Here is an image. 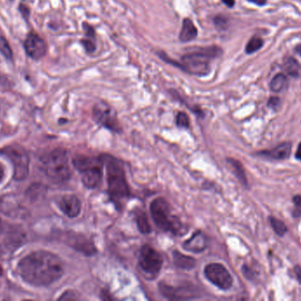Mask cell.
Wrapping results in <instances>:
<instances>
[{"instance_id":"7a4b0ae2","label":"cell","mask_w":301,"mask_h":301,"mask_svg":"<svg viewBox=\"0 0 301 301\" xmlns=\"http://www.w3.org/2000/svg\"><path fill=\"white\" fill-rule=\"evenodd\" d=\"M157 54L164 62L180 69L182 72L194 76L202 77L210 73L211 61L221 57L223 55V50L220 46L214 44L201 47L198 50L181 56L179 61L172 59L163 51H159Z\"/></svg>"},{"instance_id":"8fae6325","label":"cell","mask_w":301,"mask_h":301,"mask_svg":"<svg viewBox=\"0 0 301 301\" xmlns=\"http://www.w3.org/2000/svg\"><path fill=\"white\" fill-rule=\"evenodd\" d=\"M24 48L27 56L35 60L42 59L48 50L46 42L36 33L28 34L24 42Z\"/></svg>"},{"instance_id":"603a6c76","label":"cell","mask_w":301,"mask_h":301,"mask_svg":"<svg viewBox=\"0 0 301 301\" xmlns=\"http://www.w3.org/2000/svg\"><path fill=\"white\" fill-rule=\"evenodd\" d=\"M263 45V40L261 37H253L251 39L248 41L246 46V53L247 54H253L256 52L257 50H260L261 47Z\"/></svg>"},{"instance_id":"8992f818","label":"cell","mask_w":301,"mask_h":301,"mask_svg":"<svg viewBox=\"0 0 301 301\" xmlns=\"http://www.w3.org/2000/svg\"><path fill=\"white\" fill-rule=\"evenodd\" d=\"M150 210L154 223L162 231L175 235H179L182 232V224L173 214L171 206L164 198L154 199L150 205Z\"/></svg>"},{"instance_id":"f546056e","label":"cell","mask_w":301,"mask_h":301,"mask_svg":"<svg viewBox=\"0 0 301 301\" xmlns=\"http://www.w3.org/2000/svg\"><path fill=\"white\" fill-rule=\"evenodd\" d=\"M268 106L271 109H277L280 106V99L279 97H270Z\"/></svg>"},{"instance_id":"83f0119b","label":"cell","mask_w":301,"mask_h":301,"mask_svg":"<svg viewBox=\"0 0 301 301\" xmlns=\"http://www.w3.org/2000/svg\"><path fill=\"white\" fill-rule=\"evenodd\" d=\"M176 124L179 128H188L190 124L189 116L186 114L185 112H178V114L176 116Z\"/></svg>"},{"instance_id":"52a82bcc","label":"cell","mask_w":301,"mask_h":301,"mask_svg":"<svg viewBox=\"0 0 301 301\" xmlns=\"http://www.w3.org/2000/svg\"><path fill=\"white\" fill-rule=\"evenodd\" d=\"M1 153L14 165V178L21 181L27 178L29 172V156L26 150L19 145H11L3 149Z\"/></svg>"},{"instance_id":"6da1fadb","label":"cell","mask_w":301,"mask_h":301,"mask_svg":"<svg viewBox=\"0 0 301 301\" xmlns=\"http://www.w3.org/2000/svg\"><path fill=\"white\" fill-rule=\"evenodd\" d=\"M20 277L34 286H48L63 275V263L59 256L48 251H36L25 256L18 266Z\"/></svg>"},{"instance_id":"5b68a950","label":"cell","mask_w":301,"mask_h":301,"mask_svg":"<svg viewBox=\"0 0 301 301\" xmlns=\"http://www.w3.org/2000/svg\"><path fill=\"white\" fill-rule=\"evenodd\" d=\"M72 164L80 173L81 180L85 187L95 189L99 187L102 179V166L104 165L101 155L99 157L77 155L72 160Z\"/></svg>"},{"instance_id":"ab89813d","label":"cell","mask_w":301,"mask_h":301,"mask_svg":"<svg viewBox=\"0 0 301 301\" xmlns=\"http://www.w3.org/2000/svg\"><path fill=\"white\" fill-rule=\"evenodd\" d=\"M1 226H2V221H1V219H0V229H1Z\"/></svg>"},{"instance_id":"9a60e30c","label":"cell","mask_w":301,"mask_h":301,"mask_svg":"<svg viewBox=\"0 0 301 301\" xmlns=\"http://www.w3.org/2000/svg\"><path fill=\"white\" fill-rule=\"evenodd\" d=\"M207 246V238L201 232H197L188 240L183 242L182 247L187 251L201 253Z\"/></svg>"},{"instance_id":"7402d4cb","label":"cell","mask_w":301,"mask_h":301,"mask_svg":"<svg viewBox=\"0 0 301 301\" xmlns=\"http://www.w3.org/2000/svg\"><path fill=\"white\" fill-rule=\"evenodd\" d=\"M227 163H229L230 166L232 167L234 173L236 175L239 180L242 183L244 186H247V178L245 175V171L243 169L242 164L235 159H227Z\"/></svg>"},{"instance_id":"ac0fdd59","label":"cell","mask_w":301,"mask_h":301,"mask_svg":"<svg viewBox=\"0 0 301 301\" xmlns=\"http://www.w3.org/2000/svg\"><path fill=\"white\" fill-rule=\"evenodd\" d=\"M174 260L177 267L183 269H193L197 263L196 260L192 257L185 256L177 251L174 253Z\"/></svg>"},{"instance_id":"484cf974","label":"cell","mask_w":301,"mask_h":301,"mask_svg":"<svg viewBox=\"0 0 301 301\" xmlns=\"http://www.w3.org/2000/svg\"><path fill=\"white\" fill-rule=\"evenodd\" d=\"M0 53L5 57L6 60H13V51L9 43L3 36H0Z\"/></svg>"},{"instance_id":"8d00e7d4","label":"cell","mask_w":301,"mask_h":301,"mask_svg":"<svg viewBox=\"0 0 301 301\" xmlns=\"http://www.w3.org/2000/svg\"><path fill=\"white\" fill-rule=\"evenodd\" d=\"M295 157H296L297 159L301 161V143H300V145L298 146L296 154H295Z\"/></svg>"},{"instance_id":"4dcf8cb0","label":"cell","mask_w":301,"mask_h":301,"mask_svg":"<svg viewBox=\"0 0 301 301\" xmlns=\"http://www.w3.org/2000/svg\"><path fill=\"white\" fill-rule=\"evenodd\" d=\"M76 294H74L73 292H64L62 296L59 298V300H64V301H69V300H76Z\"/></svg>"},{"instance_id":"ffe728a7","label":"cell","mask_w":301,"mask_h":301,"mask_svg":"<svg viewBox=\"0 0 301 301\" xmlns=\"http://www.w3.org/2000/svg\"><path fill=\"white\" fill-rule=\"evenodd\" d=\"M270 87V89L276 93L285 90L288 87L287 77L283 73H278L271 80Z\"/></svg>"},{"instance_id":"e575fe53","label":"cell","mask_w":301,"mask_h":301,"mask_svg":"<svg viewBox=\"0 0 301 301\" xmlns=\"http://www.w3.org/2000/svg\"><path fill=\"white\" fill-rule=\"evenodd\" d=\"M295 270V275H296V278L299 281H300V283H301V269L299 267V266H297L296 268L294 269Z\"/></svg>"},{"instance_id":"e0dca14e","label":"cell","mask_w":301,"mask_h":301,"mask_svg":"<svg viewBox=\"0 0 301 301\" xmlns=\"http://www.w3.org/2000/svg\"><path fill=\"white\" fill-rule=\"evenodd\" d=\"M70 239H71L70 244L72 247H74L75 249L80 251L81 253H84L86 256L94 255L96 251L94 244L85 237L76 236V237H72V238Z\"/></svg>"},{"instance_id":"7c38bea8","label":"cell","mask_w":301,"mask_h":301,"mask_svg":"<svg viewBox=\"0 0 301 301\" xmlns=\"http://www.w3.org/2000/svg\"><path fill=\"white\" fill-rule=\"evenodd\" d=\"M193 286L180 285L178 287L171 286L165 283H161L160 290L164 296L169 300H189L195 298L196 292L194 291Z\"/></svg>"},{"instance_id":"836d02e7","label":"cell","mask_w":301,"mask_h":301,"mask_svg":"<svg viewBox=\"0 0 301 301\" xmlns=\"http://www.w3.org/2000/svg\"><path fill=\"white\" fill-rule=\"evenodd\" d=\"M222 2L230 8H233L235 5V0H222Z\"/></svg>"},{"instance_id":"d6986e66","label":"cell","mask_w":301,"mask_h":301,"mask_svg":"<svg viewBox=\"0 0 301 301\" xmlns=\"http://www.w3.org/2000/svg\"><path fill=\"white\" fill-rule=\"evenodd\" d=\"M283 69L284 71L292 77L298 78L301 76V65L298 60L289 57L284 60L283 62Z\"/></svg>"},{"instance_id":"74e56055","label":"cell","mask_w":301,"mask_h":301,"mask_svg":"<svg viewBox=\"0 0 301 301\" xmlns=\"http://www.w3.org/2000/svg\"><path fill=\"white\" fill-rule=\"evenodd\" d=\"M4 178H5V171L2 166H0V183L3 181Z\"/></svg>"},{"instance_id":"f1b7e54d","label":"cell","mask_w":301,"mask_h":301,"mask_svg":"<svg viewBox=\"0 0 301 301\" xmlns=\"http://www.w3.org/2000/svg\"><path fill=\"white\" fill-rule=\"evenodd\" d=\"M294 203V210L292 212L293 217H300L301 215V195H295L292 199Z\"/></svg>"},{"instance_id":"ba28073f","label":"cell","mask_w":301,"mask_h":301,"mask_svg":"<svg viewBox=\"0 0 301 301\" xmlns=\"http://www.w3.org/2000/svg\"><path fill=\"white\" fill-rule=\"evenodd\" d=\"M93 117L97 123L113 132H119L121 130L117 111L104 102L98 103L94 106Z\"/></svg>"},{"instance_id":"9c48e42d","label":"cell","mask_w":301,"mask_h":301,"mask_svg":"<svg viewBox=\"0 0 301 301\" xmlns=\"http://www.w3.org/2000/svg\"><path fill=\"white\" fill-rule=\"evenodd\" d=\"M139 263L144 273L157 276L161 269L163 258L156 249L149 245H144L140 250Z\"/></svg>"},{"instance_id":"d590c367","label":"cell","mask_w":301,"mask_h":301,"mask_svg":"<svg viewBox=\"0 0 301 301\" xmlns=\"http://www.w3.org/2000/svg\"><path fill=\"white\" fill-rule=\"evenodd\" d=\"M249 2H252L257 5H263L266 3V0H247Z\"/></svg>"},{"instance_id":"4fadbf2b","label":"cell","mask_w":301,"mask_h":301,"mask_svg":"<svg viewBox=\"0 0 301 301\" xmlns=\"http://www.w3.org/2000/svg\"><path fill=\"white\" fill-rule=\"evenodd\" d=\"M59 209L68 217L74 218L80 214L81 202L74 194H65L59 201Z\"/></svg>"},{"instance_id":"1f68e13d","label":"cell","mask_w":301,"mask_h":301,"mask_svg":"<svg viewBox=\"0 0 301 301\" xmlns=\"http://www.w3.org/2000/svg\"><path fill=\"white\" fill-rule=\"evenodd\" d=\"M20 13L23 15V17L27 20L28 17H29V9H28V7H27L26 5H20Z\"/></svg>"},{"instance_id":"d6a6232c","label":"cell","mask_w":301,"mask_h":301,"mask_svg":"<svg viewBox=\"0 0 301 301\" xmlns=\"http://www.w3.org/2000/svg\"><path fill=\"white\" fill-rule=\"evenodd\" d=\"M243 272H244V275H245V277H247V279H254V274H253V272H252L251 269H249V268H247L246 265H245V266L243 267Z\"/></svg>"},{"instance_id":"d4e9b609","label":"cell","mask_w":301,"mask_h":301,"mask_svg":"<svg viewBox=\"0 0 301 301\" xmlns=\"http://www.w3.org/2000/svg\"><path fill=\"white\" fill-rule=\"evenodd\" d=\"M81 39V45L85 49L87 54H93L96 51V37H86Z\"/></svg>"},{"instance_id":"44dd1931","label":"cell","mask_w":301,"mask_h":301,"mask_svg":"<svg viewBox=\"0 0 301 301\" xmlns=\"http://www.w3.org/2000/svg\"><path fill=\"white\" fill-rule=\"evenodd\" d=\"M136 221L138 224V228L140 232L144 234L151 233V226L149 224L147 215L142 210H138L136 213Z\"/></svg>"},{"instance_id":"4316f807","label":"cell","mask_w":301,"mask_h":301,"mask_svg":"<svg viewBox=\"0 0 301 301\" xmlns=\"http://www.w3.org/2000/svg\"><path fill=\"white\" fill-rule=\"evenodd\" d=\"M213 23H214V26L216 27L217 29H219V30H225L227 27H228L229 21H228V18L225 16V15L218 14L213 19Z\"/></svg>"},{"instance_id":"3957f363","label":"cell","mask_w":301,"mask_h":301,"mask_svg":"<svg viewBox=\"0 0 301 301\" xmlns=\"http://www.w3.org/2000/svg\"><path fill=\"white\" fill-rule=\"evenodd\" d=\"M107 171L108 193L116 202L131 195L123 166L119 160L110 155H101Z\"/></svg>"},{"instance_id":"2e32d148","label":"cell","mask_w":301,"mask_h":301,"mask_svg":"<svg viewBox=\"0 0 301 301\" xmlns=\"http://www.w3.org/2000/svg\"><path fill=\"white\" fill-rule=\"evenodd\" d=\"M198 35V30L193 22L189 18H185L182 22L179 39L181 43H189L195 40Z\"/></svg>"},{"instance_id":"f35d334b","label":"cell","mask_w":301,"mask_h":301,"mask_svg":"<svg viewBox=\"0 0 301 301\" xmlns=\"http://www.w3.org/2000/svg\"><path fill=\"white\" fill-rule=\"evenodd\" d=\"M296 51L301 56V45L297 46Z\"/></svg>"},{"instance_id":"30bf717a","label":"cell","mask_w":301,"mask_h":301,"mask_svg":"<svg viewBox=\"0 0 301 301\" xmlns=\"http://www.w3.org/2000/svg\"><path fill=\"white\" fill-rule=\"evenodd\" d=\"M206 279L221 290H228L232 287L234 280L224 265L221 263H210L204 268Z\"/></svg>"},{"instance_id":"277c9868","label":"cell","mask_w":301,"mask_h":301,"mask_svg":"<svg viewBox=\"0 0 301 301\" xmlns=\"http://www.w3.org/2000/svg\"><path fill=\"white\" fill-rule=\"evenodd\" d=\"M41 168L54 182H64L71 177L67 153L63 149H55L44 155L41 158Z\"/></svg>"},{"instance_id":"cb8c5ba5","label":"cell","mask_w":301,"mask_h":301,"mask_svg":"<svg viewBox=\"0 0 301 301\" xmlns=\"http://www.w3.org/2000/svg\"><path fill=\"white\" fill-rule=\"evenodd\" d=\"M271 227L274 230L275 233H277L280 237H283L287 233L288 229L283 221L276 218L274 216L270 218Z\"/></svg>"},{"instance_id":"5bb4252c","label":"cell","mask_w":301,"mask_h":301,"mask_svg":"<svg viewBox=\"0 0 301 301\" xmlns=\"http://www.w3.org/2000/svg\"><path fill=\"white\" fill-rule=\"evenodd\" d=\"M292 152V144L290 142H283L279 146L269 150L258 152L257 155L267 159L283 160L288 158Z\"/></svg>"}]
</instances>
